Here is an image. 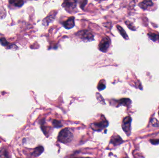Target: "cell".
Here are the masks:
<instances>
[{"label":"cell","mask_w":159,"mask_h":158,"mask_svg":"<svg viewBox=\"0 0 159 158\" xmlns=\"http://www.w3.org/2000/svg\"><path fill=\"white\" fill-rule=\"evenodd\" d=\"M73 134L69 128L62 129L58 136V141L63 144L70 143L73 139Z\"/></svg>","instance_id":"1"},{"label":"cell","mask_w":159,"mask_h":158,"mask_svg":"<svg viewBox=\"0 0 159 158\" xmlns=\"http://www.w3.org/2000/svg\"><path fill=\"white\" fill-rule=\"evenodd\" d=\"M109 125V123L106 120H102L98 122H95L91 123L90 127L93 130L95 131H101L102 130L107 128Z\"/></svg>","instance_id":"2"},{"label":"cell","mask_w":159,"mask_h":158,"mask_svg":"<svg viewBox=\"0 0 159 158\" xmlns=\"http://www.w3.org/2000/svg\"><path fill=\"white\" fill-rule=\"evenodd\" d=\"M132 118L130 116H127L124 118L122 123V128L123 131L129 136L131 134V124Z\"/></svg>","instance_id":"3"},{"label":"cell","mask_w":159,"mask_h":158,"mask_svg":"<svg viewBox=\"0 0 159 158\" xmlns=\"http://www.w3.org/2000/svg\"><path fill=\"white\" fill-rule=\"evenodd\" d=\"M111 43L110 39L108 37H104L99 45V49L101 52H106Z\"/></svg>","instance_id":"4"},{"label":"cell","mask_w":159,"mask_h":158,"mask_svg":"<svg viewBox=\"0 0 159 158\" xmlns=\"http://www.w3.org/2000/svg\"><path fill=\"white\" fill-rule=\"evenodd\" d=\"M79 38L84 40L91 41L94 40V36L88 30H83L79 32L78 34Z\"/></svg>","instance_id":"5"},{"label":"cell","mask_w":159,"mask_h":158,"mask_svg":"<svg viewBox=\"0 0 159 158\" xmlns=\"http://www.w3.org/2000/svg\"><path fill=\"white\" fill-rule=\"evenodd\" d=\"M63 6L67 10H70V9H73L76 7V2L75 1H65L63 3Z\"/></svg>","instance_id":"6"},{"label":"cell","mask_w":159,"mask_h":158,"mask_svg":"<svg viewBox=\"0 0 159 158\" xmlns=\"http://www.w3.org/2000/svg\"><path fill=\"white\" fill-rule=\"evenodd\" d=\"M75 17H70L63 22V26L66 29H70L75 26Z\"/></svg>","instance_id":"7"},{"label":"cell","mask_w":159,"mask_h":158,"mask_svg":"<svg viewBox=\"0 0 159 158\" xmlns=\"http://www.w3.org/2000/svg\"><path fill=\"white\" fill-rule=\"evenodd\" d=\"M123 141L119 135H114L112 136L110 140V143L114 146H118L123 143Z\"/></svg>","instance_id":"8"},{"label":"cell","mask_w":159,"mask_h":158,"mask_svg":"<svg viewBox=\"0 0 159 158\" xmlns=\"http://www.w3.org/2000/svg\"><path fill=\"white\" fill-rule=\"evenodd\" d=\"M43 151V147L42 146H38L34 149V151L32 153V155L34 156V157H38L41 155Z\"/></svg>","instance_id":"9"},{"label":"cell","mask_w":159,"mask_h":158,"mask_svg":"<svg viewBox=\"0 0 159 158\" xmlns=\"http://www.w3.org/2000/svg\"><path fill=\"white\" fill-rule=\"evenodd\" d=\"M153 3L150 1H145L139 4V6L143 9H147L148 7L152 6Z\"/></svg>","instance_id":"10"},{"label":"cell","mask_w":159,"mask_h":158,"mask_svg":"<svg viewBox=\"0 0 159 158\" xmlns=\"http://www.w3.org/2000/svg\"><path fill=\"white\" fill-rule=\"evenodd\" d=\"M131 104V101L130 99L128 98H123V99H121L118 101V104L119 106V105H124L125 106H128L130 105Z\"/></svg>","instance_id":"11"},{"label":"cell","mask_w":159,"mask_h":158,"mask_svg":"<svg viewBox=\"0 0 159 158\" xmlns=\"http://www.w3.org/2000/svg\"><path fill=\"white\" fill-rule=\"evenodd\" d=\"M0 158H10L9 152L5 149L0 150Z\"/></svg>","instance_id":"12"},{"label":"cell","mask_w":159,"mask_h":158,"mask_svg":"<svg viewBox=\"0 0 159 158\" xmlns=\"http://www.w3.org/2000/svg\"><path fill=\"white\" fill-rule=\"evenodd\" d=\"M148 36L152 41L154 42L159 41V34L155 33H149L148 34Z\"/></svg>","instance_id":"13"},{"label":"cell","mask_w":159,"mask_h":158,"mask_svg":"<svg viewBox=\"0 0 159 158\" xmlns=\"http://www.w3.org/2000/svg\"><path fill=\"white\" fill-rule=\"evenodd\" d=\"M116 27H117V29H118V31L120 33L121 35L123 36L124 39H128V35H127V34H126V32L125 31L124 29H123L122 27H120V26L119 25H117Z\"/></svg>","instance_id":"14"},{"label":"cell","mask_w":159,"mask_h":158,"mask_svg":"<svg viewBox=\"0 0 159 158\" xmlns=\"http://www.w3.org/2000/svg\"><path fill=\"white\" fill-rule=\"evenodd\" d=\"M52 124L54 128H60L63 127V125L61 122L56 120H53L52 121Z\"/></svg>","instance_id":"15"},{"label":"cell","mask_w":159,"mask_h":158,"mask_svg":"<svg viewBox=\"0 0 159 158\" xmlns=\"http://www.w3.org/2000/svg\"><path fill=\"white\" fill-rule=\"evenodd\" d=\"M10 3H11V4H14V5L16 7H21L22 5H23V1H10Z\"/></svg>","instance_id":"16"},{"label":"cell","mask_w":159,"mask_h":158,"mask_svg":"<svg viewBox=\"0 0 159 158\" xmlns=\"http://www.w3.org/2000/svg\"><path fill=\"white\" fill-rule=\"evenodd\" d=\"M56 13L55 14H53V15H49L48 16L47 18H45L46 19V23H48L50 22H51V21H53V19H54V18L56 17Z\"/></svg>","instance_id":"17"},{"label":"cell","mask_w":159,"mask_h":158,"mask_svg":"<svg viewBox=\"0 0 159 158\" xmlns=\"http://www.w3.org/2000/svg\"><path fill=\"white\" fill-rule=\"evenodd\" d=\"M105 88H106V85H105V84L101 82V81L99 83V84L98 85V89L99 91H101L102 90H103L104 89H105Z\"/></svg>","instance_id":"18"},{"label":"cell","mask_w":159,"mask_h":158,"mask_svg":"<svg viewBox=\"0 0 159 158\" xmlns=\"http://www.w3.org/2000/svg\"><path fill=\"white\" fill-rule=\"evenodd\" d=\"M97 98L98 100L99 101L100 103H102L103 104H105V102L103 98V97H101L99 93H97L96 94Z\"/></svg>","instance_id":"19"},{"label":"cell","mask_w":159,"mask_h":158,"mask_svg":"<svg viewBox=\"0 0 159 158\" xmlns=\"http://www.w3.org/2000/svg\"><path fill=\"white\" fill-rule=\"evenodd\" d=\"M150 141L153 145H157L159 144V139H151Z\"/></svg>","instance_id":"20"},{"label":"cell","mask_w":159,"mask_h":158,"mask_svg":"<svg viewBox=\"0 0 159 158\" xmlns=\"http://www.w3.org/2000/svg\"><path fill=\"white\" fill-rule=\"evenodd\" d=\"M0 41H1V43L3 44V45H4V46H5V45H6V44H7V42L6 40H5L4 38H3V39H1V40H0Z\"/></svg>","instance_id":"21"},{"label":"cell","mask_w":159,"mask_h":158,"mask_svg":"<svg viewBox=\"0 0 159 158\" xmlns=\"http://www.w3.org/2000/svg\"><path fill=\"white\" fill-rule=\"evenodd\" d=\"M90 158L89 157H77V158Z\"/></svg>","instance_id":"22"},{"label":"cell","mask_w":159,"mask_h":158,"mask_svg":"<svg viewBox=\"0 0 159 158\" xmlns=\"http://www.w3.org/2000/svg\"></svg>","instance_id":"23"},{"label":"cell","mask_w":159,"mask_h":158,"mask_svg":"<svg viewBox=\"0 0 159 158\" xmlns=\"http://www.w3.org/2000/svg\"></svg>","instance_id":"24"}]
</instances>
